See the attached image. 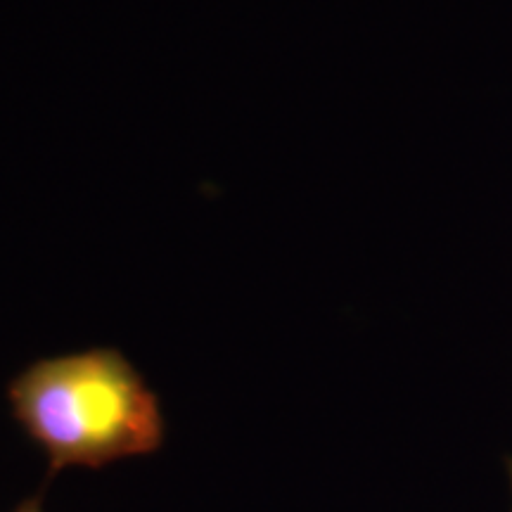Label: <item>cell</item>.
Returning a JSON list of instances; mask_svg holds the SVG:
<instances>
[{
	"mask_svg": "<svg viewBox=\"0 0 512 512\" xmlns=\"http://www.w3.org/2000/svg\"><path fill=\"white\" fill-rule=\"evenodd\" d=\"M8 401L27 439L46 453V484L64 467L102 470L166 444L159 396L114 347L38 358L12 377Z\"/></svg>",
	"mask_w": 512,
	"mask_h": 512,
	"instance_id": "cell-1",
	"label": "cell"
},
{
	"mask_svg": "<svg viewBox=\"0 0 512 512\" xmlns=\"http://www.w3.org/2000/svg\"><path fill=\"white\" fill-rule=\"evenodd\" d=\"M43 498H46V484L38 489V494L22 498V501L12 508V512H46V508H43Z\"/></svg>",
	"mask_w": 512,
	"mask_h": 512,
	"instance_id": "cell-2",
	"label": "cell"
},
{
	"mask_svg": "<svg viewBox=\"0 0 512 512\" xmlns=\"http://www.w3.org/2000/svg\"><path fill=\"white\" fill-rule=\"evenodd\" d=\"M508 479H510V486H512V460H508Z\"/></svg>",
	"mask_w": 512,
	"mask_h": 512,
	"instance_id": "cell-3",
	"label": "cell"
}]
</instances>
